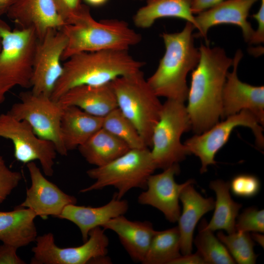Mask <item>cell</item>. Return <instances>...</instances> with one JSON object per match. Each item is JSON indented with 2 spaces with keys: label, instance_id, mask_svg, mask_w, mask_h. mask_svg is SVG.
Segmentation results:
<instances>
[{
  "label": "cell",
  "instance_id": "6da1fadb",
  "mask_svg": "<svg viewBox=\"0 0 264 264\" xmlns=\"http://www.w3.org/2000/svg\"><path fill=\"white\" fill-rule=\"evenodd\" d=\"M198 49L200 59L192 70L186 106L196 134L207 130L221 118L222 90L233 63L221 47L206 44Z\"/></svg>",
  "mask_w": 264,
  "mask_h": 264
},
{
  "label": "cell",
  "instance_id": "7a4b0ae2",
  "mask_svg": "<svg viewBox=\"0 0 264 264\" xmlns=\"http://www.w3.org/2000/svg\"><path fill=\"white\" fill-rule=\"evenodd\" d=\"M65 23L60 29L67 39L62 61H65L73 55L82 52L128 50L142 40L141 35L123 20H95L89 7L83 4Z\"/></svg>",
  "mask_w": 264,
  "mask_h": 264
},
{
  "label": "cell",
  "instance_id": "3957f363",
  "mask_svg": "<svg viewBox=\"0 0 264 264\" xmlns=\"http://www.w3.org/2000/svg\"><path fill=\"white\" fill-rule=\"evenodd\" d=\"M144 65V62L134 59L128 50L111 49L75 54L63 64L62 74L50 98L57 101L75 87L106 84L141 70Z\"/></svg>",
  "mask_w": 264,
  "mask_h": 264
},
{
  "label": "cell",
  "instance_id": "277c9868",
  "mask_svg": "<svg viewBox=\"0 0 264 264\" xmlns=\"http://www.w3.org/2000/svg\"><path fill=\"white\" fill-rule=\"evenodd\" d=\"M195 28L186 22L183 28L175 33L161 35L165 51L154 72L147 81L159 97L184 103L189 88L186 78L200 59L198 48L194 44Z\"/></svg>",
  "mask_w": 264,
  "mask_h": 264
},
{
  "label": "cell",
  "instance_id": "5b68a950",
  "mask_svg": "<svg viewBox=\"0 0 264 264\" xmlns=\"http://www.w3.org/2000/svg\"><path fill=\"white\" fill-rule=\"evenodd\" d=\"M110 84L118 108L133 124L146 145L151 147L153 132L158 121L162 104L144 73L139 70L118 77Z\"/></svg>",
  "mask_w": 264,
  "mask_h": 264
},
{
  "label": "cell",
  "instance_id": "8992f818",
  "mask_svg": "<svg viewBox=\"0 0 264 264\" xmlns=\"http://www.w3.org/2000/svg\"><path fill=\"white\" fill-rule=\"evenodd\" d=\"M0 104L13 88H31L33 61L38 38L32 28L12 30L0 19Z\"/></svg>",
  "mask_w": 264,
  "mask_h": 264
},
{
  "label": "cell",
  "instance_id": "52a82bcc",
  "mask_svg": "<svg viewBox=\"0 0 264 264\" xmlns=\"http://www.w3.org/2000/svg\"><path fill=\"white\" fill-rule=\"evenodd\" d=\"M155 169L148 147L131 149L110 162L88 170V176L95 181L80 192L113 186L117 190L116 197L121 199L132 188L145 190L148 179Z\"/></svg>",
  "mask_w": 264,
  "mask_h": 264
},
{
  "label": "cell",
  "instance_id": "ba28073f",
  "mask_svg": "<svg viewBox=\"0 0 264 264\" xmlns=\"http://www.w3.org/2000/svg\"><path fill=\"white\" fill-rule=\"evenodd\" d=\"M190 129V119L184 103L167 99L162 104L152 136L150 151L156 169L164 170L178 164L190 154L181 142L182 134Z\"/></svg>",
  "mask_w": 264,
  "mask_h": 264
},
{
  "label": "cell",
  "instance_id": "9c48e42d",
  "mask_svg": "<svg viewBox=\"0 0 264 264\" xmlns=\"http://www.w3.org/2000/svg\"><path fill=\"white\" fill-rule=\"evenodd\" d=\"M20 102L14 104L8 112L19 120L26 121L40 138L51 142L57 153L66 155L61 133L63 108L50 96L31 90L20 93Z\"/></svg>",
  "mask_w": 264,
  "mask_h": 264
},
{
  "label": "cell",
  "instance_id": "30bf717a",
  "mask_svg": "<svg viewBox=\"0 0 264 264\" xmlns=\"http://www.w3.org/2000/svg\"><path fill=\"white\" fill-rule=\"evenodd\" d=\"M100 227L90 231L84 244L77 247L60 248L55 244L52 233L37 237L31 264H86L110 262L107 257L109 241Z\"/></svg>",
  "mask_w": 264,
  "mask_h": 264
},
{
  "label": "cell",
  "instance_id": "8fae6325",
  "mask_svg": "<svg viewBox=\"0 0 264 264\" xmlns=\"http://www.w3.org/2000/svg\"><path fill=\"white\" fill-rule=\"evenodd\" d=\"M225 119L205 132L196 134L186 140L184 144L190 154H194L199 158L201 164V174L206 172L209 165L216 164V154L227 143L236 127L244 126L251 129L258 146L261 148L264 147L263 128L251 111L243 110Z\"/></svg>",
  "mask_w": 264,
  "mask_h": 264
},
{
  "label": "cell",
  "instance_id": "7c38bea8",
  "mask_svg": "<svg viewBox=\"0 0 264 264\" xmlns=\"http://www.w3.org/2000/svg\"><path fill=\"white\" fill-rule=\"evenodd\" d=\"M0 137L12 142L17 161L27 164L38 160L44 174L53 175L57 153L55 147L51 142L39 138L26 121L19 120L8 112L0 114Z\"/></svg>",
  "mask_w": 264,
  "mask_h": 264
},
{
  "label": "cell",
  "instance_id": "4fadbf2b",
  "mask_svg": "<svg viewBox=\"0 0 264 264\" xmlns=\"http://www.w3.org/2000/svg\"><path fill=\"white\" fill-rule=\"evenodd\" d=\"M67 43L65 34L53 28L48 29L42 39L38 40L31 77V90L34 93L50 97L63 73L61 58Z\"/></svg>",
  "mask_w": 264,
  "mask_h": 264
},
{
  "label": "cell",
  "instance_id": "5bb4252c",
  "mask_svg": "<svg viewBox=\"0 0 264 264\" xmlns=\"http://www.w3.org/2000/svg\"><path fill=\"white\" fill-rule=\"evenodd\" d=\"M243 53L241 49L235 53L233 70L228 71L222 94L221 119L242 110L251 111L262 126L264 124V87L254 86L241 81L237 69Z\"/></svg>",
  "mask_w": 264,
  "mask_h": 264
},
{
  "label": "cell",
  "instance_id": "9a60e30c",
  "mask_svg": "<svg viewBox=\"0 0 264 264\" xmlns=\"http://www.w3.org/2000/svg\"><path fill=\"white\" fill-rule=\"evenodd\" d=\"M156 175H151L148 179L146 191L138 197V202L152 206L159 211L171 222L177 221L180 215L179 197L183 189L188 184L195 183L190 179L178 184L175 176L180 172L178 164H175Z\"/></svg>",
  "mask_w": 264,
  "mask_h": 264
},
{
  "label": "cell",
  "instance_id": "2e32d148",
  "mask_svg": "<svg viewBox=\"0 0 264 264\" xmlns=\"http://www.w3.org/2000/svg\"><path fill=\"white\" fill-rule=\"evenodd\" d=\"M31 185L27 190L25 200L19 206L32 210L44 220L49 216L58 217L64 208L77 203V199L62 191L48 181L33 162L27 163Z\"/></svg>",
  "mask_w": 264,
  "mask_h": 264
},
{
  "label": "cell",
  "instance_id": "e0dca14e",
  "mask_svg": "<svg viewBox=\"0 0 264 264\" xmlns=\"http://www.w3.org/2000/svg\"><path fill=\"white\" fill-rule=\"evenodd\" d=\"M258 0H225L198 14L195 16L198 36L207 43L208 32L211 27L231 24L240 27L244 40L250 43L255 30L247 18L251 8Z\"/></svg>",
  "mask_w": 264,
  "mask_h": 264
},
{
  "label": "cell",
  "instance_id": "ac0fdd59",
  "mask_svg": "<svg viewBox=\"0 0 264 264\" xmlns=\"http://www.w3.org/2000/svg\"><path fill=\"white\" fill-rule=\"evenodd\" d=\"M6 15L17 28H33L39 40L48 29L60 30L66 24L54 0H18Z\"/></svg>",
  "mask_w": 264,
  "mask_h": 264
},
{
  "label": "cell",
  "instance_id": "d6986e66",
  "mask_svg": "<svg viewBox=\"0 0 264 264\" xmlns=\"http://www.w3.org/2000/svg\"><path fill=\"white\" fill-rule=\"evenodd\" d=\"M110 83L75 87L67 91L57 101L63 108L76 106L89 114L104 117L118 108Z\"/></svg>",
  "mask_w": 264,
  "mask_h": 264
},
{
  "label": "cell",
  "instance_id": "ffe728a7",
  "mask_svg": "<svg viewBox=\"0 0 264 264\" xmlns=\"http://www.w3.org/2000/svg\"><path fill=\"white\" fill-rule=\"evenodd\" d=\"M129 208L127 200L117 198L114 195L106 204L97 207L74 204L66 206L58 218L69 220L79 228L84 242L87 241L91 230L102 227L110 220L124 215Z\"/></svg>",
  "mask_w": 264,
  "mask_h": 264
},
{
  "label": "cell",
  "instance_id": "44dd1931",
  "mask_svg": "<svg viewBox=\"0 0 264 264\" xmlns=\"http://www.w3.org/2000/svg\"><path fill=\"white\" fill-rule=\"evenodd\" d=\"M191 183L182 190L180 197L182 211L179 219L178 228L180 234V252L182 255L191 253L195 227L201 217L214 208L212 197H203Z\"/></svg>",
  "mask_w": 264,
  "mask_h": 264
},
{
  "label": "cell",
  "instance_id": "7402d4cb",
  "mask_svg": "<svg viewBox=\"0 0 264 264\" xmlns=\"http://www.w3.org/2000/svg\"><path fill=\"white\" fill-rule=\"evenodd\" d=\"M114 232L130 257L142 263L155 231L148 221H131L123 215L114 218L102 226Z\"/></svg>",
  "mask_w": 264,
  "mask_h": 264
},
{
  "label": "cell",
  "instance_id": "603a6c76",
  "mask_svg": "<svg viewBox=\"0 0 264 264\" xmlns=\"http://www.w3.org/2000/svg\"><path fill=\"white\" fill-rule=\"evenodd\" d=\"M103 117L89 114L73 106L63 109L60 129L67 151L78 148L102 128Z\"/></svg>",
  "mask_w": 264,
  "mask_h": 264
},
{
  "label": "cell",
  "instance_id": "cb8c5ba5",
  "mask_svg": "<svg viewBox=\"0 0 264 264\" xmlns=\"http://www.w3.org/2000/svg\"><path fill=\"white\" fill-rule=\"evenodd\" d=\"M36 216L32 210L19 205L11 211H0V241L17 248L35 241Z\"/></svg>",
  "mask_w": 264,
  "mask_h": 264
},
{
  "label": "cell",
  "instance_id": "d4e9b609",
  "mask_svg": "<svg viewBox=\"0 0 264 264\" xmlns=\"http://www.w3.org/2000/svg\"><path fill=\"white\" fill-rule=\"evenodd\" d=\"M191 0H147L133 16L135 26L140 28L151 27L158 19L176 18L191 23L195 29V16L191 9Z\"/></svg>",
  "mask_w": 264,
  "mask_h": 264
},
{
  "label": "cell",
  "instance_id": "484cf974",
  "mask_svg": "<svg viewBox=\"0 0 264 264\" xmlns=\"http://www.w3.org/2000/svg\"><path fill=\"white\" fill-rule=\"evenodd\" d=\"M78 148L86 160L96 167L110 162L131 149L124 141L102 128Z\"/></svg>",
  "mask_w": 264,
  "mask_h": 264
},
{
  "label": "cell",
  "instance_id": "4316f807",
  "mask_svg": "<svg viewBox=\"0 0 264 264\" xmlns=\"http://www.w3.org/2000/svg\"><path fill=\"white\" fill-rule=\"evenodd\" d=\"M209 187L215 192L216 199L214 214L206 228L213 232L222 230L228 234L235 232L236 219L242 205L232 198L229 182L217 179L212 181Z\"/></svg>",
  "mask_w": 264,
  "mask_h": 264
},
{
  "label": "cell",
  "instance_id": "83f0119b",
  "mask_svg": "<svg viewBox=\"0 0 264 264\" xmlns=\"http://www.w3.org/2000/svg\"><path fill=\"white\" fill-rule=\"evenodd\" d=\"M180 234L177 226L155 231L142 263L171 264L180 254Z\"/></svg>",
  "mask_w": 264,
  "mask_h": 264
},
{
  "label": "cell",
  "instance_id": "f1b7e54d",
  "mask_svg": "<svg viewBox=\"0 0 264 264\" xmlns=\"http://www.w3.org/2000/svg\"><path fill=\"white\" fill-rule=\"evenodd\" d=\"M207 222L205 219L201 221L198 234L194 241L197 252L206 264H235L225 246L214 235L213 232L206 228Z\"/></svg>",
  "mask_w": 264,
  "mask_h": 264
},
{
  "label": "cell",
  "instance_id": "f546056e",
  "mask_svg": "<svg viewBox=\"0 0 264 264\" xmlns=\"http://www.w3.org/2000/svg\"><path fill=\"white\" fill-rule=\"evenodd\" d=\"M102 128L122 140L130 149L148 147L133 124L118 108L103 117Z\"/></svg>",
  "mask_w": 264,
  "mask_h": 264
},
{
  "label": "cell",
  "instance_id": "4dcf8cb0",
  "mask_svg": "<svg viewBox=\"0 0 264 264\" xmlns=\"http://www.w3.org/2000/svg\"><path fill=\"white\" fill-rule=\"evenodd\" d=\"M217 237L225 246L235 263L255 264L257 255L254 251L255 243L249 233L235 231L225 235L220 230Z\"/></svg>",
  "mask_w": 264,
  "mask_h": 264
},
{
  "label": "cell",
  "instance_id": "1f68e13d",
  "mask_svg": "<svg viewBox=\"0 0 264 264\" xmlns=\"http://www.w3.org/2000/svg\"><path fill=\"white\" fill-rule=\"evenodd\" d=\"M236 231L264 233V211L251 207L238 215L235 223Z\"/></svg>",
  "mask_w": 264,
  "mask_h": 264
},
{
  "label": "cell",
  "instance_id": "d6a6232c",
  "mask_svg": "<svg viewBox=\"0 0 264 264\" xmlns=\"http://www.w3.org/2000/svg\"><path fill=\"white\" fill-rule=\"evenodd\" d=\"M230 190L238 197L251 198L256 195L260 189V182L255 176L242 174L235 176L229 183Z\"/></svg>",
  "mask_w": 264,
  "mask_h": 264
},
{
  "label": "cell",
  "instance_id": "836d02e7",
  "mask_svg": "<svg viewBox=\"0 0 264 264\" xmlns=\"http://www.w3.org/2000/svg\"><path fill=\"white\" fill-rule=\"evenodd\" d=\"M22 179L21 173L11 170L0 155V203L18 186Z\"/></svg>",
  "mask_w": 264,
  "mask_h": 264
},
{
  "label": "cell",
  "instance_id": "e575fe53",
  "mask_svg": "<svg viewBox=\"0 0 264 264\" xmlns=\"http://www.w3.org/2000/svg\"><path fill=\"white\" fill-rule=\"evenodd\" d=\"M260 0V6L258 11L252 15L258 24L250 42L251 44H260L264 42V0Z\"/></svg>",
  "mask_w": 264,
  "mask_h": 264
},
{
  "label": "cell",
  "instance_id": "d590c367",
  "mask_svg": "<svg viewBox=\"0 0 264 264\" xmlns=\"http://www.w3.org/2000/svg\"><path fill=\"white\" fill-rule=\"evenodd\" d=\"M57 10L65 22L81 6V0H54Z\"/></svg>",
  "mask_w": 264,
  "mask_h": 264
},
{
  "label": "cell",
  "instance_id": "8d00e7d4",
  "mask_svg": "<svg viewBox=\"0 0 264 264\" xmlns=\"http://www.w3.org/2000/svg\"><path fill=\"white\" fill-rule=\"evenodd\" d=\"M17 248L3 243L0 245V264H25L17 254Z\"/></svg>",
  "mask_w": 264,
  "mask_h": 264
},
{
  "label": "cell",
  "instance_id": "74e56055",
  "mask_svg": "<svg viewBox=\"0 0 264 264\" xmlns=\"http://www.w3.org/2000/svg\"><path fill=\"white\" fill-rule=\"evenodd\" d=\"M225 0H191V9L193 14H198Z\"/></svg>",
  "mask_w": 264,
  "mask_h": 264
},
{
  "label": "cell",
  "instance_id": "f35d334b",
  "mask_svg": "<svg viewBox=\"0 0 264 264\" xmlns=\"http://www.w3.org/2000/svg\"><path fill=\"white\" fill-rule=\"evenodd\" d=\"M171 264H206L201 256L197 252L195 254L181 255Z\"/></svg>",
  "mask_w": 264,
  "mask_h": 264
},
{
  "label": "cell",
  "instance_id": "ab89813d",
  "mask_svg": "<svg viewBox=\"0 0 264 264\" xmlns=\"http://www.w3.org/2000/svg\"><path fill=\"white\" fill-rule=\"evenodd\" d=\"M18 0H0V16L6 14Z\"/></svg>",
  "mask_w": 264,
  "mask_h": 264
},
{
  "label": "cell",
  "instance_id": "60d3db41",
  "mask_svg": "<svg viewBox=\"0 0 264 264\" xmlns=\"http://www.w3.org/2000/svg\"><path fill=\"white\" fill-rule=\"evenodd\" d=\"M88 5L94 7L104 5L109 0H84Z\"/></svg>",
  "mask_w": 264,
  "mask_h": 264
},
{
  "label": "cell",
  "instance_id": "b9f144b4",
  "mask_svg": "<svg viewBox=\"0 0 264 264\" xmlns=\"http://www.w3.org/2000/svg\"><path fill=\"white\" fill-rule=\"evenodd\" d=\"M252 239L255 242L258 243L261 246L264 247V235L261 233L253 232L251 235Z\"/></svg>",
  "mask_w": 264,
  "mask_h": 264
},
{
  "label": "cell",
  "instance_id": "7bdbcfd3",
  "mask_svg": "<svg viewBox=\"0 0 264 264\" xmlns=\"http://www.w3.org/2000/svg\"><path fill=\"white\" fill-rule=\"evenodd\" d=\"M2 45L1 38V37L0 36V52L1 51V49H2Z\"/></svg>",
  "mask_w": 264,
  "mask_h": 264
},
{
  "label": "cell",
  "instance_id": "ee69618b",
  "mask_svg": "<svg viewBox=\"0 0 264 264\" xmlns=\"http://www.w3.org/2000/svg\"></svg>",
  "mask_w": 264,
  "mask_h": 264
}]
</instances>
